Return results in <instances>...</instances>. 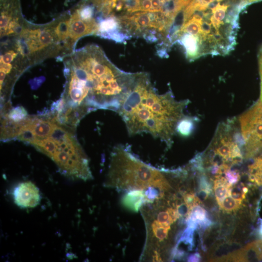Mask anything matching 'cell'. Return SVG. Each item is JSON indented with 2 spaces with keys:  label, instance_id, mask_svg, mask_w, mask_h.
<instances>
[{
  "label": "cell",
  "instance_id": "1",
  "mask_svg": "<svg viewBox=\"0 0 262 262\" xmlns=\"http://www.w3.org/2000/svg\"><path fill=\"white\" fill-rule=\"evenodd\" d=\"M63 61L64 88L51 110L63 123L75 130L91 112H117L137 75L119 69L94 44L74 50Z\"/></svg>",
  "mask_w": 262,
  "mask_h": 262
},
{
  "label": "cell",
  "instance_id": "2",
  "mask_svg": "<svg viewBox=\"0 0 262 262\" xmlns=\"http://www.w3.org/2000/svg\"><path fill=\"white\" fill-rule=\"evenodd\" d=\"M244 0H192L176 16L170 44H178L193 62L208 55L225 56L236 45Z\"/></svg>",
  "mask_w": 262,
  "mask_h": 262
},
{
  "label": "cell",
  "instance_id": "3",
  "mask_svg": "<svg viewBox=\"0 0 262 262\" xmlns=\"http://www.w3.org/2000/svg\"><path fill=\"white\" fill-rule=\"evenodd\" d=\"M75 130L59 121L51 110L29 115L14 122L1 120L0 139L28 144L50 158L60 172L72 180L93 178L88 158L75 134Z\"/></svg>",
  "mask_w": 262,
  "mask_h": 262
},
{
  "label": "cell",
  "instance_id": "4",
  "mask_svg": "<svg viewBox=\"0 0 262 262\" xmlns=\"http://www.w3.org/2000/svg\"><path fill=\"white\" fill-rule=\"evenodd\" d=\"M189 102L188 99H176L170 89L159 94L149 74L139 72L117 113L130 136L148 133L159 139L169 148Z\"/></svg>",
  "mask_w": 262,
  "mask_h": 262
},
{
  "label": "cell",
  "instance_id": "5",
  "mask_svg": "<svg viewBox=\"0 0 262 262\" xmlns=\"http://www.w3.org/2000/svg\"><path fill=\"white\" fill-rule=\"evenodd\" d=\"M174 171L148 164L136 157L130 147L118 144L111 152L105 185L119 191L164 194L171 188L168 179Z\"/></svg>",
  "mask_w": 262,
  "mask_h": 262
},
{
  "label": "cell",
  "instance_id": "6",
  "mask_svg": "<svg viewBox=\"0 0 262 262\" xmlns=\"http://www.w3.org/2000/svg\"><path fill=\"white\" fill-rule=\"evenodd\" d=\"M13 38L31 67L48 58L63 61L65 57L52 21L36 24L26 20L19 34Z\"/></svg>",
  "mask_w": 262,
  "mask_h": 262
},
{
  "label": "cell",
  "instance_id": "7",
  "mask_svg": "<svg viewBox=\"0 0 262 262\" xmlns=\"http://www.w3.org/2000/svg\"><path fill=\"white\" fill-rule=\"evenodd\" d=\"M1 109L12 107L10 97L16 82L31 66L13 39L0 42Z\"/></svg>",
  "mask_w": 262,
  "mask_h": 262
},
{
  "label": "cell",
  "instance_id": "8",
  "mask_svg": "<svg viewBox=\"0 0 262 262\" xmlns=\"http://www.w3.org/2000/svg\"><path fill=\"white\" fill-rule=\"evenodd\" d=\"M237 118L248 158L262 149V102L259 99Z\"/></svg>",
  "mask_w": 262,
  "mask_h": 262
},
{
  "label": "cell",
  "instance_id": "9",
  "mask_svg": "<svg viewBox=\"0 0 262 262\" xmlns=\"http://www.w3.org/2000/svg\"><path fill=\"white\" fill-rule=\"evenodd\" d=\"M86 0L94 7L97 22L111 19L118 25L121 20L139 12V0Z\"/></svg>",
  "mask_w": 262,
  "mask_h": 262
},
{
  "label": "cell",
  "instance_id": "10",
  "mask_svg": "<svg viewBox=\"0 0 262 262\" xmlns=\"http://www.w3.org/2000/svg\"><path fill=\"white\" fill-rule=\"evenodd\" d=\"M1 41L19 34L27 20L23 16L20 0H0Z\"/></svg>",
  "mask_w": 262,
  "mask_h": 262
},
{
  "label": "cell",
  "instance_id": "11",
  "mask_svg": "<svg viewBox=\"0 0 262 262\" xmlns=\"http://www.w3.org/2000/svg\"><path fill=\"white\" fill-rule=\"evenodd\" d=\"M15 203L20 208H32L37 206L41 201L38 188L31 181L19 183L13 193Z\"/></svg>",
  "mask_w": 262,
  "mask_h": 262
},
{
  "label": "cell",
  "instance_id": "12",
  "mask_svg": "<svg viewBox=\"0 0 262 262\" xmlns=\"http://www.w3.org/2000/svg\"><path fill=\"white\" fill-rule=\"evenodd\" d=\"M247 174L248 180L262 186V149L249 158Z\"/></svg>",
  "mask_w": 262,
  "mask_h": 262
},
{
  "label": "cell",
  "instance_id": "13",
  "mask_svg": "<svg viewBox=\"0 0 262 262\" xmlns=\"http://www.w3.org/2000/svg\"><path fill=\"white\" fill-rule=\"evenodd\" d=\"M145 202V192L142 190L128 191L122 198L123 206L134 212H137Z\"/></svg>",
  "mask_w": 262,
  "mask_h": 262
},
{
  "label": "cell",
  "instance_id": "14",
  "mask_svg": "<svg viewBox=\"0 0 262 262\" xmlns=\"http://www.w3.org/2000/svg\"><path fill=\"white\" fill-rule=\"evenodd\" d=\"M231 186L224 177L214 178L213 190L218 204L228 195L229 190Z\"/></svg>",
  "mask_w": 262,
  "mask_h": 262
},
{
  "label": "cell",
  "instance_id": "15",
  "mask_svg": "<svg viewBox=\"0 0 262 262\" xmlns=\"http://www.w3.org/2000/svg\"><path fill=\"white\" fill-rule=\"evenodd\" d=\"M28 116L26 110L23 106L11 108L7 112L1 114V118H4L14 122H19Z\"/></svg>",
  "mask_w": 262,
  "mask_h": 262
},
{
  "label": "cell",
  "instance_id": "16",
  "mask_svg": "<svg viewBox=\"0 0 262 262\" xmlns=\"http://www.w3.org/2000/svg\"><path fill=\"white\" fill-rule=\"evenodd\" d=\"M196 120L195 117L185 115L179 123L177 132L182 136H188L192 132Z\"/></svg>",
  "mask_w": 262,
  "mask_h": 262
},
{
  "label": "cell",
  "instance_id": "17",
  "mask_svg": "<svg viewBox=\"0 0 262 262\" xmlns=\"http://www.w3.org/2000/svg\"><path fill=\"white\" fill-rule=\"evenodd\" d=\"M242 202V201L237 200L228 195L218 205L224 211L232 212L237 210L240 207Z\"/></svg>",
  "mask_w": 262,
  "mask_h": 262
},
{
  "label": "cell",
  "instance_id": "18",
  "mask_svg": "<svg viewBox=\"0 0 262 262\" xmlns=\"http://www.w3.org/2000/svg\"><path fill=\"white\" fill-rule=\"evenodd\" d=\"M199 188L198 196L201 199L204 200L208 197L212 191L211 185L204 176H201L200 179Z\"/></svg>",
  "mask_w": 262,
  "mask_h": 262
},
{
  "label": "cell",
  "instance_id": "19",
  "mask_svg": "<svg viewBox=\"0 0 262 262\" xmlns=\"http://www.w3.org/2000/svg\"><path fill=\"white\" fill-rule=\"evenodd\" d=\"M219 177H224L231 185L236 184L241 178L240 173L238 169H229Z\"/></svg>",
  "mask_w": 262,
  "mask_h": 262
},
{
  "label": "cell",
  "instance_id": "20",
  "mask_svg": "<svg viewBox=\"0 0 262 262\" xmlns=\"http://www.w3.org/2000/svg\"><path fill=\"white\" fill-rule=\"evenodd\" d=\"M242 187L241 186H233L230 187L229 190L228 195H230L233 198L242 201L245 198L246 195L242 190Z\"/></svg>",
  "mask_w": 262,
  "mask_h": 262
},
{
  "label": "cell",
  "instance_id": "21",
  "mask_svg": "<svg viewBox=\"0 0 262 262\" xmlns=\"http://www.w3.org/2000/svg\"><path fill=\"white\" fill-rule=\"evenodd\" d=\"M258 61L261 79V93L260 99H262V46L261 47L258 53Z\"/></svg>",
  "mask_w": 262,
  "mask_h": 262
},
{
  "label": "cell",
  "instance_id": "22",
  "mask_svg": "<svg viewBox=\"0 0 262 262\" xmlns=\"http://www.w3.org/2000/svg\"><path fill=\"white\" fill-rule=\"evenodd\" d=\"M200 256L198 253H195L189 257L188 261L190 262H198L200 260Z\"/></svg>",
  "mask_w": 262,
  "mask_h": 262
},
{
  "label": "cell",
  "instance_id": "23",
  "mask_svg": "<svg viewBox=\"0 0 262 262\" xmlns=\"http://www.w3.org/2000/svg\"><path fill=\"white\" fill-rule=\"evenodd\" d=\"M258 229V234L261 239L262 240V219H261Z\"/></svg>",
  "mask_w": 262,
  "mask_h": 262
},
{
  "label": "cell",
  "instance_id": "24",
  "mask_svg": "<svg viewBox=\"0 0 262 262\" xmlns=\"http://www.w3.org/2000/svg\"><path fill=\"white\" fill-rule=\"evenodd\" d=\"M247 5L251 4L254 2L262 1V0H244Z\"/></svg>",
  "mask_w": 262,
  "mask_h": 262
}]
</instances>
